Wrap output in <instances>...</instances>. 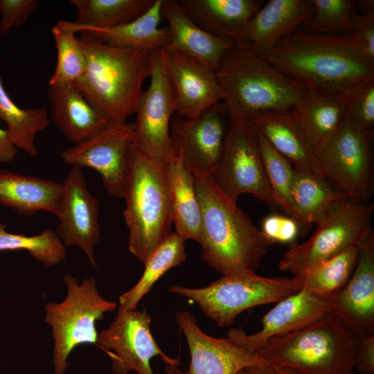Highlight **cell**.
Returning a JSON list of instances; mask_svg holds the SVG:
<instances>
[{
	"mask_svg": "<svg viewBox=\"0 0 374 374\" xmlns=\"http://www.w3.org/2000/svg\"><path fill=\"white\" fill-rule=\"evenodd\" d=\"M323 176L297 170L292 187V217L299 226V235H305L312 224L333 204L345 197Z\"/></svg>",
	"mask_w": 374,
	"mask_h": 374,
	"instance_id": "f546056e",
	"label": "cell"
},
{
	"mask_svg": "<svg viewBox=\"0 0 374 374\" xmlns=\"http://www.w3.org/2000/svg\"><path fill=\"white\" fill-rule=\"evenodd\" d=\"M358 256V246L350 247L335 257L299 275L302 289L323 300L334 302L349 280Z\"/></svg>",
	"mask_w": 374,
	"mask_h": 374,
	"instance_id": "836d02e7",
	"label": "cell"
},
{
	"mask_svg": "<svg viewBox=\"0 0 374 374\" xmlns=\"http://www.w3.org/2000/svg\"><path fill=\"white\" fill-rule=\"evenodd\" d=\"M358 335L334 312L292 332L269 339L256 353L294 374H351Z\"/></svg>",
	"mask_w": 374,
	"mask_h": 374,
	"instance_id": "5b68a950",
	"label": "cell"
},
{
	"mask_svg": "<svg viewBox=\"0 0 374 374\" xmlns=\"http://www.w3.org/2000/svg\"><path fill=\"white\" fill-rule=\"evenodd\" d=\"M18 149L12 142L6 130L0 127V163H8L14 160Z\"/></svg>",
	"mask_w": 374,
	"mask_h": 374,
	"instance_id": "ee69618b",
	"label": "cell"
},
{
	"mask_svg": "<svg viewBox=\"0 0 374 374\" xmlns=\"http://www.w3.org/2000/svg\"><path fill=\"white\" fill-rule=\"evenodd\" d=\"M175 231L185 241L199 242L201 211L193 175L184 167L179 152L165 167Z\"/></svg>",
	"mask_w": 374,
	"mask_h": 374,
	"instance_id": "83f0119b",
	"label": "cell"
},
{
	"mask_svg": "<svg viewBox=\"0 0 374 374\" xmlns=\"http://www.w3.org/2000/svg\"><path fill=\"white\" fill-rule=\"evenodd\" d=\"M57 48V63L49 86L73 84L85 72L87 62L71 21L58 20L52 28Z\"/></svg>",
	"mask_w": 374,
	"mask_h": 374,
	"instance_id": "e575fe53",
	"label": "cell"
},
{
	"mask_svg": "<svg viewBox=\"0 0 374 374\" xmlns=\"http://www.w3.org/2000/svg\"><path fill=\"white\" fill-rule=\"evenodd\" d=\"M313 15L306 0H269L247 23L243 40L264 57L283 37L299 30Z\"/></svg>",
	"mask_w": 374,
	"mask_h": 374,
	"instance_id": "44dd1931",
	"label": "cell"
},
{
	"mask_svg": "<svg viewBox=\"0 0 374 374\" xmlns=\"http://www.w3.org/2000/svg\"><path fill=\"white\" fill-rule=\"evenodd\" d=\"M246 374H280L271 365H253L244 368Z\"/></svg>",
	"mask_w": 374,
	"mask_h": 374,
	"instance_id": "f6af8a7d",
	"label": "cell"
},
{
	"mask_svg": "<svg viewBox=\"0 0 374 374\" xmlns=\"http://www.w3.org/2000/svg\"><path fill=\"white\" fill-rule=\"evenodd\" d=\"M353 374H355V373H353Z\"/></svg>",
	"mask_w": 374,
	"mask_h": 374,
	"instance_id": "681fc988",
	"label": "cell"
},
{
	"mask_svg": "<svg viewBox=\"0 0 374 374\" xmlns=\"http://www.w3.org/2000/svg\"><path fill=\"white\" fill-rule=\"evenodd\" d=\"M184 242L176 231L170 233L144 263L145 270L136 285L119 296L118 310H136L140 300L167 271L186 260Z\"/></svg>",
	"mask_w": 374,
	"mask_h": 374,
	"instance_id": "4dcf8cb0",
	"label": "cell"
},
{
	"mask_svg": "<svg viewBox=\"0 0 374 374\" xmlns=\"http://www.w3.org/2000/svg\"><path fill=\"white\" fill-rule=\"evenodd\" d=\"M163 0L154 4L137 19L114 28H96L81 26L71 21L76 33L118 48H130L156 51L169 45L167 28H160Z\"/></svg>",
	"mask_w": 374,
	"mask_h": 374,
	"instance_id": "484cf974",
	"label": "cell"
},
{
	"mask_svg": "<svg viewBox=\"0 0 374 374\" xmlns=\"http://www.w3.org/2000/svg\"><path fill=\"white\" fill-rule=\"evenodd\" d=\"M0 120L6 124V131L18 150L31 157L38 155L35 141L38 132L46 129L50 120L45 107L23 109L6 92L0 76Z\"/></svg>",
	"mask_w": 374,
	"mask_h": 374,
	"instance_id": "1f68e13d",
	"label": "cell"
},
{
	"mask_svg": "<svg viewBox=\"0 0 374 374\" xmlns=\"http://www.w3.org/2000/svg\"><path fill=\"white\" fill-rule=\"evenodd\" d=\"M292 115L317 153L346 118L343 100L306 90L291 109Z\"/></svg>",
	"mask_w": 374,
	"mask_h": 374,
	"instance_id": "f1b7e54d",
	"label": "cell"
},
{
	"mask_svg": "<svg viewBox=\"0 0 374 374\" xmlns=\"http://www.w3.org/2000/svg\"><path fill=\"white\" fill-rule=\"evenodd\" d=\"M161 14L168 24V46L199 60L213 71L234 46L199 27L184 12L178 0H163Z\"/></svg>",
	"mask_w": 374,
	"mask_h": 374,
	"instance_id": "603a6c76",
	"label": "cell"
},
{
	"mask_svg": "<svg viewBox=\"0 0 374 374\" xmlns=\"http://www.w3.org/2000/svg\"><path fill=\"white\" fill-rule=\"evenodd\" d=\"M313 8L312 17L299 30L325 36H341L353 31L350 16L356 11L352 0H308Z\"/></svg>",
	"mask_w": 374,
	"mask_h": 374,
	"instance_id": "74e56055",
	"label": "cell"
},
{
	"mask_svg": "<svg viewBox=\"0 0 374 374\" xmlns=\"http://www.w3.org/2000/svg\"><path fill=\"white\" fill-rule=\"evenodd\" d=\"M275 368V367H274ZM280 374H294V373L290 371H287V370H284V369H280V368H275ZM354 372H353L351 374H353Z\"/></svg>",
	"mask_w": 374,
	"mask_h": 374,
	"instance_id": "7dc6e473",
	"label": "cell"
},
{
	"mask_svg": "<svg viewBox=\"0 0 374 374\" xmlns=\"http://www.w3.org/2000/svg\"><path fill=\"white\" fill-rule=\"evenodd\" d=\"M175 318L186 339L190 362L186 371L166 365V374H235L250 366L270 365L262 357L240 347L227 337L218 339L206 335L189 311H179Z\"/></svg>",
	"mask_w": 374,
	"mask_h": 374,
	"instance_id": "2e32d148",
	"label": "cell"
},
{
	"mask_svg": "<svg viewBox=\"0 0 374 374\" xmlns=\"http://www.w3.org/2000/svg\"><path fill=\"white\" fill-rule=\"evenodd\" d=\"M149 87L142 92L130 142L158 165L166 167L175 156L170 122L175 96L165 65L163 50L155 51Z\"/></svg>",
	"mask_w": 374,
	"mask_h": 374,
	"instance_id": "8fae6325",
	"label": "cell"
},
{
	"mask_svg": "<svg viewBox=\"0 0 374 374\" xmlns=\"http://www.w3.org/2000/svg\"><path fill=\"white\" fill-rule=\"evenodd\" d=\"M235 374H246L245 372H244V368L242 369V370L239 371Z\"/></svg>",
	"mask_w": 374,
	"mask_h": 374,
	"instance_id": "c3c4849f",
	"label": "cell"
},
{
	"mask_svg": "<svg viewBox=\"0 0 374 374\" xmlns=\"http://www.w3.org/2000/svg\"><path fill=\"white\" fill-rule=\"evenodd\" d=\"M62 184L53 180L0 169V204L30 216L41 211L56 215Z\"/></svg>",
	"mask_w": 374,
	"mask_h": 374,
	"instance_id": "4316f807",
	"label": "cell"
},
{
	"mask_svg": "<svg viewBox=\"0 0 374 374\" xmlns=\"http://www.w3.org/2000/svg\"><path fill=\"white\" fill-rule=\"evenodd\" d=\"M37 10L36 0H0V35L24 24Z\"/></svg>",
	"mask_w": 374,
	"mask_h": 374,
	"instance_id": "60d3db41",
	"label": "cell"
},
{
	"mask_svg": "<svg viewBox=\"0 0 374 374\" xmlns=\"http://www.w3.org/2000/svg\"><path fill=\"white\" fill-rule=\"evenodd\" d=\"M62 184L55 233L65 247L81 249L96 269L94 249L100 238L99 202L89 191L81 168L71 167Z\"/></svg>",
	"mask_w": 374,
	"mask_h": 374,
	"instance_id": "9a60e30c",
	"label": "cell"
},
{
	"mask_svg": "<svg viewBox=\"0 0 374 374\" xmlns=\"http://www.w3.org/2000/svg\"><path fill=\"white\" fill-rule=\"evenodd\" d=\"M212 176L233 202H237L241 194L249 193L270 206H277L265 173L256 133L245 121L230 119L222 157Z\"/></svg>",
	"mask_w": 374,
	"mask_h": 374,
	"instance_id": "7c38bea8",
	"label": "cell"
},
{
	"mask_svg": "<svg viewBox=\"0 0 374 374\" xmlns=\"http://www.w3.org/2000/svg\"><path fill=\"white\" fill-rule=\"evenodd\" d=\"M51 118L64 137L75 145L96 136L110 121L73 86H49Z\"/></svg>",
	"mask_w": 374,
	"mask_h": 374,
	"instance_id": "7402d4cb",
	"label": "cell"
},
{
	"mask_svg": "<svg viewBox=\"0 0 374 374\" xmlns=\"http://www.w3.org/2000/svg\"><path fill=\"white\" fill-rule=\"evenodd\" d=\"M26 250L35 260L47 267L57 265L66 256V247L55 231L45 229L42 233L27 236L8 232L0 222V251Z\"/></svg>",
	"mask_w": 374,
	"mask_h": 374,
	"instance_id": "d590c367",
	"label": "cell"
},
{
	"mask_svg": "<svg viewBox=\"0 0 374 374\" xmlns=\"http://www.w3.org/2000/svg\"><path fill=\"white\" fill-rule=\"evenodd\" d=\"M155 0H70L77 10L76 24L110 28L129 23L143 15Z\"/></svg>",
	"mask_w": 374,
	"mask_h": 374,
	"instance_id": "d6a6232c",
	"label": "cell"
},
{
	"mask_svg": "<svg viewBox=\"0 0 374 374\" xmlns=\"http://www.w3.org/2000/svg\"><path fill=\"white\" fill-rule=\"evenodd\" d=\"M203 30L226 42L243 40L245 27L263 4L260 0H178Z\"/></svg>",
	"mask_w": 374,
	"mask_h": 374,
	"instance_id": "cb8c5ba5",
	"label": "cell"
},
{
	"mask_svg": "<svg viewBox=\"0 0 374 374\" xmlns=\"http://www.w3.org/2000/svg\"><path fill=\"white\" fill-rule=\"evenodd\" d=\"M334 303L314 296L302 289L278 302L261 319L262 328L247 335L231 328L227 338L240 347L256 353L270 339L309 326L333 312Z\"/></svg>",
	"mask_w": 374,
	"mask_h": 374,
	"instance_id": "d6986e66",
	"label": "cell"
},
{
	"mask_svg": "<svg viewBox=\"0 0 374 374\" xmlns=\"http://www.w3.org/2000/svg\"><path fill=\"white\" fill-rule=\"evenodd\" d=\"M343 101L345 119L365 131L373 132L374 78L353 89Z\"/></svg>",
	"mask_w": 374,
	"mask_h": 374,
	"instance_id": "f35d334b",
	"label": "cell"
},
{
	"mask_svg": "<svg viewBox=\"0 0 374 374\" xmlns=\"http://www.w3.org/2000/svg\"><path fill=\"white\" fill-rule=\"evenodd\" d=\"M299 275L292 278L264 277L256 272L222 276L199 288L172 285L171 293L195 302L204 315L218 327L231 326L237 317L251 308L277 303L302 290Z\"/></svg>",
	"mask_w": 374,
	"mask_h": 374,
	"instance_id": "9c48e42d",
	"label": "cell"
},
{
	"mask_svg": "<svg viewBox=\"0 0 374 374\" xmlns=\"http://www.w3.org/2000/svg\"><path fill=\"white\" fill-rule=\"evenodd\" d=\"M373 132L347 120L317 153L324 177L345 196L370 202L373 190Z\"/></svg>",
	"mask_w": 374,
	"mask_h": 374,
	"instance_id": "30bf717a",
	"label": "cell"
},
{
	"mask_svg": "<svg viewBox=\"0 0 374 374\" xmlns=\"http://www.w3.org/2000/svg\"><path fill=\"white\" fill-rule=\"evenodd\" d=\"M253 130L265 173L277 206L281 207L291 217L293 213L292 187L295 168L265 138Z\"/></svg>",
	"mask_w": 374,
	"mask_h": 374,
	"instance_id": "8d00e7d4",
	"label": "cell"
},
{
	"mask_svg": "<svg viewBox=\"0 0 374 374\" xmlns=\"http://www.w3.org/2000/svg\"><path fill=\"white\" fill-rule=\"evenodd\" d=\"M229 116L222 101L193 118L177 114L170 122V139L174 152L182 155L184 167L194 177L212 175L224 150Z\"/></svg>",
	"mask_w": 374,
	"mask_h": 374,
	"instance_id": "5bb4252c",
	"label": "cell"
},
{
	"mask_svg": "<svg viewBox=\"0 0 374 374\" xmlns=\"http://www.w3.org/2000/svg\"><path fill=\"white\" fill-rule=\"evenodd\" d=\"M248 123L296 170L323 176L317 152L295 122L291 109L264 113Z\"/></svg>",
	"mask_w": 374,
	"mask_h": 374,
	"instance_id": "d4e9b609",
	"label": "cell"
},
{
	"mask_svg": "<svg viewBox=\"0 0 374 374\" xmlns=\"http://www.w3.org/2000/svg\"><path fill=\"white\" fill-rule=\"evenodd\" d=\"M133 128V123H111L90 139L64 150L61 159L71 167L95 170L107 193L122 198L127 150Z\"/></svg>",
	"mask_w": 374,
	"mask_h": 374,
	"instance_id": "e0dca14e",
	"label": "cell"
},
{
	"mask_svg": "<svg viewBox=\"0 0 374 374\" xmlns=\"http://www.w3.org/2000/svg\"><path fill=\"white\" fill-rule=\"evenodd\" d=\"M128 248L143 264L171 233L169 186L165 167L130 143L123 189Z\"/></svg>",
	"mask_w": 374,
	"mask_h": 374,
	"instance_id": "8992f818",
	"label": "cell"
},
{
	"mask_svg": "<svg viewBox=\"0 0 374 374\" xmlns=\"http://www.w3.org/2000/svg\"><path fill=\"white\" fill-rule=\"evenodd\" d=\"M356 11L366 15H374V1L373 0H360L355 1Z\"/></svg>",
	"mask_w": 374,
	"mask_h": 374,
	"instance_id": "bcb514c9",
	"label": "cell"
},
{
	"mask_svg": "<svg viewBox=\"0 0 374 374\" xmlns=\"http://www.w3.org/2000/svg\"><path fill=\"white\" fill-rule=\"evenodd\" d=\"M350 20L352 33L333 37L347 48L374 61V15L354 11L351 14Z\"/></svg>",
	"mask_w": 374,
	"mask_h": 374,
	"instance_id": "ab89813d",
	"label": "cell"
},
{
	"mask_svg": "<svg viewBox=\"0 0 374 374\" xmlns=\"http://www.w3.org/2000/svg\"><path fill=\"white\" fill-rule=\"evenodd\" d=\"M62 279L67 290L65 299L59 303L47 302L44 306V322L51 328L53 341L54 374L66 372L69 357L78 346L98 345L96 323L118 306L101 296L93 276L80 283L71 274L64 275Z\"/></svg>",
	"mask_w": 374,
	"mask_h": 374,
	"instance_id": "52a82bcc",
	"label": "cell"
},
{
	"mask_svg": "<svg viewBox=\"0 0 374 374\" xmlns=\"http://www.w3.org/2000/svg\"><path fill=\"white\" fill-rule=\"evenodd\" d=\"M231 120L249 123L267 112L290 110L306 89L240 40L215 71Z\"/></svg>",
	"mask_w": 374,
	"mask_h": 374,
	"instance_id": "277c9868",
	"label": "cell"
},
{
	"mask_svg": "<svg viewBox=\"0 0 374 374\" xmlns=\"http://www.w3.org/2000/svg\"><path fill=\"white\" fill-rule=\"evenodd\" d=\"M78 42L87 68L73 86L111 123L127 122L150 76L155 51L114 47L82 35Z\"/></svg>",
	"mask_w": 374,
	"mask_h": 374,
	"instance_id": "3957f363",
	"label": "cell"
},
{
	"mask_svg": "<svg viewBox=\"0 0 374 374\" xmlns=\"http://www.w3.org/2000/svg\"><path fill=\"white\" fill-rule=\"evenodd\" d=\"M308 91L341 100L374 78V61L347 48L333 36L301 30L279 40L263 57Z\"/></svg>",
	"mask_w": 374,
	"mask_h": 374,
	"instance_id": "6da1fadb",
	"label": "cell"
},
{
	"mask_svg": "<svg viewBox=\"0 0 374 374\" xmlns=\"http://www.w3.org/2000/svg\"><path fill=\"white\" fill-rule=\"evenodd\" d=\"M355 368L360 374H373L374 334L359 338Z\"/></svg>",
	"mask_w": 374,
	"mask_h": 374,
	"instance_id": "7bdbcfd3",
	"label": "cell"
},
{
	"mask_svg": "<svg viewBox=\"0 0 374 374\" xmlns=\"http://www.w3.org/2000/svg\"><path fill=\"white\" fill-rule=\"evenodd\" d=\"M162 50L175 93V114L193 118L223 101L224 93L215 71L169 46Z\"/></svg>",
	"mask_w": 374,
	"mask_h": 374,
	"instance_id": "ac0fdd59",
	"label": "cell"
},
{
	"mask_svg": "<svg viewBox=\"0 0 374 374\" xmlns=\"http://www.w3.org/2000/svg\"><path fill=\"white\" fill-rule=\"evenodd\" d=\"M373 208L371 202L348 197L338 200L316 221L309 239L290 244L279 262V269L297 275L358 246L373 233Z\"/></svg>",
	"mask_w": 374,
	"mask_h": 374,
	"instance_id": "ba28073f",
	"label": "cell"
},
{
	"mask_svg": "<svg viewBox=\"0 0 374 374\" xmlns=\"http://www.w3.org/2000/svg\"><path fill=\"white\" fill-rule=\"evenodd\" d=\"M333 303V312L359 338L374 334V233L358 245L353 274Z\"/></svg>",
	"mask_w": 374,
	"mask_h": 374,
	"instance_id": "ffe728a7",
	"label": "cell"
},
{
	"mask_svg": "<svg viewBox=\"0 0 374 374\" xmlns=\"http://www.w3.org/2000/svg\"><path fill=\"white\" fill-rule=\"evenodd\" d=\"M195 178L201 211V257L222 276L256 272L272 244L219 188L212 175Z\"/></svg>",
	"mask_w": 374,
	"mask_h": 374,
	"instance_id": "7a4b0ae2",
	"label": "cell"
},
{
	"mask_svg": "<svg viewBox=\"0 0 374 374\" xmlns=\"http://www.w3.org/2000/svg\"><path fill=\"white\" fill-rule=\"evenodd\" d=\"M260 230L271 243L292 244L299 235V226L294 219L278 214L267 216Z\"/></svg>",
	"mask_w": 374,
	"mask_h": 374,
	"instance_id": "b9f144b4",
	"label": "cell"
},
{
	"mask_svg": "<svg viewBox=\"0 0 374 374\" xmlns=\"http://www.w3.org/2000/svg\"><path fill=\"white\" fill-rule=\"evenodd\" d=\"M151 318L145 310H117V314L106 329L98 332L97 344L109 355L114 374H154L150 366L152 357L160 356L166 365L178 367L180 358L164 353L154 340L150 330Z\"/></svg>",
	"mask_w": 374,
	"mask_h": 374,
	"instance_id": "4fadbf2b",
	"label": "cell"
}]
</instances>
